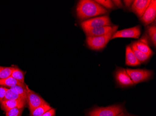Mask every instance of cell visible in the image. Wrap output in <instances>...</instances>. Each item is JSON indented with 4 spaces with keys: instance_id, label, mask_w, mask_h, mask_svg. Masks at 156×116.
Returning <instances> with one entry per match:
<instances>
[{
    "instance_id": "obj_20",
    "label": "cell",
    "mask_w": 156,
    "mask_h": 116,
    "mask_svg": "<svg viewBox=\"0 0 156 116\" xmlns=\"http://www.w3.org/2000/svg\"><path fill=\"white\" fill-rule=\"evenodd\" d=\"M14 67H4L0 66V79H4L10 76Z\"/></svg>"
},
{
    "instance_id": "obj_29",
    "label": "cell",
    "mask_w": 156,
    "mask_h": 116,
    "mask_svg": "<svg viewBox=\"0 0 156 116\" xmlns=\"http://www.w3.org/2000/svg\"><path fill=\"white\" fill-rule=\"evenodd\" d=\"M116 116H129L128 114H126V113H124V112H122V113L119 114V115H117Z\"/></svg>"
},
{
    "instance_id": "obj_10",
    "label": "cell",
    "mask_w": 156,
    "mask_h": 116,
    "mask_svg": "<svg viewBox=\"0 0 156 116\" xmlns=\"http://www.w3.org/2000/svg\"><path fill=\"white\" fill-rule=\"evenodd\" d=\"M115 77L117 83L122 87H128L134 85L125 69H117L115 72Z\"/></svg>"
},
{
    "instance_id": "obj_5",
    "label": "cell",
    "mask_w": 156,
    "mask_h": 116,
    "mask_svg": "<svg viewBox=\"0 0 156 116\" xmlns=\"http://www.w3.org/2000/svg\"><path fill=\"white\" fill-rule=\"evenodd\" d=\"M81 26L83 30L85 29L111 26V22L109 17L107 15H105L85 20L81 22Z\"/></svg>"
},
{
    "instance_id": "obj_9",
    "label": "cell",
    "mask_w": 156,
    "mask_h": 116,
    "mask_svg": "<svg viewBox=\"0 0 156 116\" xmlns=\"http://www.w3.org/2000/svg\"><path fill=\"white\" fill-rule=\"evenodd\" d=\"M156 15V1L152 0L141 17V21L144 25H149L155 20Z\"/></svg>"
},
{
    "instance_id": "obj_18",
    "label": "cell",
    "mask_w": 156,
    "mask_h": 116,
    "mask_svg": "<svg viewBox=\"0 0 156 116\" xmlns=\"http://www.w3.org/2000/svg\"><path fill=\"white\" fill-rule=\"evenodd\" d=\"M9 89L20 95L24 98V100L27 101V85H15Z\"/></svg>"
},
{
    "instance_id": "obj_11",
    "label": "cell",
    "mask_w": 156,
    "mask_h": 116,
    "mask_svg": "<svg viewBox=\"0 0 156 116\" xmlns=\"http://www.w3.org/2000/svg\"><path fill=\"white\" fill-rule=\"evenodd\" d=\"M151 0H135L131 5V10L141 18L149 6Z\"/></svg>"
},
{
    "instance_id": "obj_13",
    "label": "cell",
    "mask_w": 156,
    "mask_h": 116,
    "mask_svg": "<svg viewBox=\"0 0 156 116\" xmlns=\"http://www.w3.org/2000/svg\"><path fill=\"white\" fill-rule=\"evenodd\" d=\"M132 44L138 51L142 53H144L150 56L153 55V51L148 45L147 40L145 38H142L139 41L134 42Z\"/></svg>"
},
{
    "instance_id": "obj_16",
    "label": "cell",
    "mask_w": 156,
    "mask_h": 116,
    "mask_svg": "<svg viewBox=\"0 0 156 116\" xmlns=\"http://www.w3.org/2000/svg\"><path fill=\"white\" fill-rule=\"evenodd\" d=\"M130 46L136 57V59L138 60L140 63L146 62L148 60H149L151 56L144 54V53H142L138 51L133 44H131Z\"/></svg>"
},
{
    "instance_id": "obj_30",
    "label": "cell",
    "mask_w": 156,
    "mask_h": 116,
    "mask_svg": "<svg viewBox=\"0 0 156 116\" xmlns=\"http://www.w3.org/2000/svg\"></svg>"
},
{
    "instance_id": "obj_2",
    "label": "cell",
    "mask_w": 156,
    "mask_h": 116,
    "mask_svg": "<svg viewBox=\"0 0 156 116\" xmlns=\"http://www.w3.org/2000/svg\"><path fill=\"white\" fill-rule=\"evenodd\" d=\"M116 31H112L110 33L98 36H87L86 42L87 46L91 49L100 50L104 48L109 41L111 40L113 34Z\"/></svg>"
},
{
    "instance_id": "obj_12",
    "label": "cell",
    "mask_w": 156,
    "mask_h": 116,
    "mask_svg": "<svg viewBox=\"0 0 156 116\" xmlns=\"http://www.w3.org/2000/svg\"><path fill=\"white\" fill-rule=\"evenodd\" d=\"M26 102L23 99L3 100L0 102V104L2 110L6 112L13 108H23L26 104Z\"/></svg>"
},
{
    "instance_id": "obj_19",
    "label": "cell",
    "mask_w": 156,
    "mask_h": 116,
    "mask_svg": "<svg viewBox=\"0 0 156 116\" xmlns=\"http://www.w3.org/2000/svg\"><path fill=\"white\" fill-rule=\"evenodd\" d=\"M10 76L23 83H24V73L18 68L14 67L13 71Z\"/></svg>"
},
{
    "instance_id": "obj_22",
    "label": "cell",
    "mask_w": 156,
    "mask_h": 116,
    "mask_svg": "<svg viewBox=\"0 0 156 116\" xmlns=\"http://www.w3.org/2000/svg\"><path fill=\"white\" fill-rule=\"evenodd\" d=\"M147 33L155 47L156 46V25H152L147 28Z\"/></svg>"
},
{
    "instance_id": "obj_28",
    "label": "cell",
    "mask_w": 156,
    "mask_h": 116,
    "mask_svg": "<svg viewBox=\"0 0 156 116\" xmlns=\"http://www.w3.org/2000/svg\"><path fill=\"white\" fill-rule=\"evenodd\" d=\"M133 2V1H129V0H124V1H123V3H124V5L128 8H129L132 5Z\"/></svg>"
},
{
    "instance_id": "obj_6",
    "label": "cell",
    "mask_w": 156,
    "mask_h": 116,
    "mask_svg": "<svg viewBox=\"0 0 156 116\" xmlns=\"http://www.w3.org/2000/svg\"><path fill=\"white\" fill-rule=\"evenodd\" d=\"M27 102L29 107L30 113L37 107L43 104H48L39 95L35 93L34 91L28 88L27 85Z\"/></svg>"
},
{
    "instance_id": "obj_27",
    "label": "cell",
    "mask_w": 156,
    "mask_h": 116,
    "mask_svg": "<svg viewBox=\"0 0 156 116\" xmlns=\"http://www.w3.org/2000/svg\"><path fill=\"white\" fill-rule=\"evenodd\" d=\"M112 2H113L114 5H115L118 8H121L122 7V2L121 1H117V0H116V1H112Z\"/></svg>"
},
{
    "instance_id": "obj_25",
    "label": "cell",
    "mask_w": 156,
    "mask_h": 116,
    "mask_svg": "<svg viewBox=\"0 0 156 116\" xmlns=\"http://www.w3.org/2000/svg\"><path fill=\"white\" fill-rule=\"evenodd\" d=\"M7 88L4 86H0V102L4 99L6 91L8 90Z\"/></svg>"
},
{
    "instance_id": "obj_7",
    "label": "cell",
    "mask_w": 156,
    "mask_h": 116,
    "mask_svg": "<svg viewBox=\"0 0 156 116\" xmlns=\"http://www.w3.org/2000/svg\"><path fill=\"white\" fill-rule=\"evenodd\" d=\"M141 35L140 26H137L129 28L115 32L113 34L111 39L118 38H129L138 39Z\"/></svg>"
},
{
    "instance_id": "obj_1",
    "label": "cell",
    "mask_w": 156,
    "mask_h": 116,
    "mask_svg": "<svg viewBox=\"0 0 156 116\" xmlns=\"http://www.w3.org/2000/svg\"><path fill=\"white\" fill-rule=\"evenodd\" d=\"M77 15L80 20H84L107 13L108 10L95 1H80L76 8Z\"/></svg>"
},
{
    "instance_id": "obj_17",
    "label": "cell",
    "mask_w": 156,
    "mask_h": 116,
    "mask_svg": "<svg viewBox=\"0 0 156 116\" xmlns=\"http://www.w3.org/2000/svg\"><path fill=\"white\" fill-rule=\"evenodd\" d=\"M51 107L48 104H43L36 108L32 112H30L31 116H41L48 111L51 109Z\"/></svg>"
},
{
    "instance_id": "obj_26",
    "label": "cell",
    "mask_w": 156,
    "mask_h": 116,
    "mask_svg": "<svg viewBox=\"0 0 156 116\" xmlns=\"http://www.w3.org/2000/svg\"><path fill=\"white\" fill-rule=\"evenodd\" d=\"M56 113V110L53 108H51V109L48 111L46 112L43 114L41 116H55Z\"/></svg>"
},
{
    "instance_id": "obj_4",
    "label": "cell",
    "mask_w": 156,
    "mask_h": 116,
    "mask_svg": "<svg viewBox=\"0 0 156 116\" xmlns=\"http://www.w3.org/2000/svg\"><path fill=\"white\" fill-rule=\"evenodd\" d=\"M126 71L134 84L147 81L150 78L153 74L152 71L140 69H127Z\"/></svg>"
},
{
    "instance_id": "obj_24",
    "label": "cell",
    "mask_w": 156,
    "mask_h": 116,
    "mask_svg": "<svg viewBox=\"0 0 156 116\" xmlns=\"http://www.w3.org/2000/svg\"><path fill=\"white\" fill-rule=\"evenodd\" d=\"M97 3L101 5L102 7H104L107 8L111 9L114 7V4L112 1L110 0H96L95 1Z\"/></svg>"
},
{
    "instance_id": "obj_3",
    "label": "cell",
    "mask_w": 156,
    "mask_h": 116,
    "mask_svg": "<svg viewBox=\"0 0 156 116\" xmlns=\"http://www.w3.org/2000/svg\"><path fill=\"white\" fill-rule=\"evenodd\" d=\"M123 107L120 105H113L105 107L94 108L88 113L89 116H116L123 112Z\"/></svg>"
},
{
    "instance_id": "obj_15",
    "label": "cell",
    "mask_w": 156,
    "mask_h": 116,
    "mask_svg": "<svg viewBox=\"0 0 156 116\" xmlns=\"http://www.w3.org/2000/svg\"><path fill=\"white\" fill-rule=\"evenodd\" d=\"M25 83L18 81L12 77L9 76L4 79H0V86L7 87L9 88L15 85H24Z\"/></svg>"
},
{
    "instance_id": "obj_8",
    "label": "cell",
    "mask_w": 156,
    "mask_h": 116,
    "mask_svg": "<svg viewBox=\"0 0 156 116\" xmlns=\"http://www.w3.org/2000/svg\"><path fill=\"white\" fill-rule=\"evenodd\" d=\"M118 26H105L94 28L83 29L87 36H98L104 35L112 31H116Z\"/></svg>"
},
{
    "instance_id": "obj_21",
    "label": "cell",
    "mask_w": 156,
    "mask_h": 116,
    "mask_svg": "<svg viewBox=\"0 0 156 116\" xmlns=\"http://www.w3.org/2000/svg\"><path fill=\"white\" fill-rule=\"evenodd\" d=\"M14 99H23V100H24V98L20 95L14 92L10 89H8L6 91L5 97L3 100H14Z\"/></svg>"
},
{
    "instance_id": "obj_23",
    "label": "cell",
    "mask_w": 156,
    "mask_h": 116,
    "mask_svg": "<svg viewBox=\"0 0 156 116\" xmlns=\"http://www.w3.org/2000/svg\"><path fill=\"white\" fill-rule=\"evenodd\" d=\"M23 108H13L6 112V116H21Z\"/></svg>"
},
{
    "instance_id": "obj_14",
    "label": "cell",
    "mask_w": 156,
    "mask_h": 116,
    "mask_svg": "<svg viewBox=\"0 0 156 116\" xmlns=\"http://www.w3.org/2000/svg\"><path fill=\"white\" fill-rule=\"evenodd\" d=\"M125 64L126 65L132 67L139 66L141 65L133 53L130 46L126 47Z\"/></svg>"
}]
</instances>
